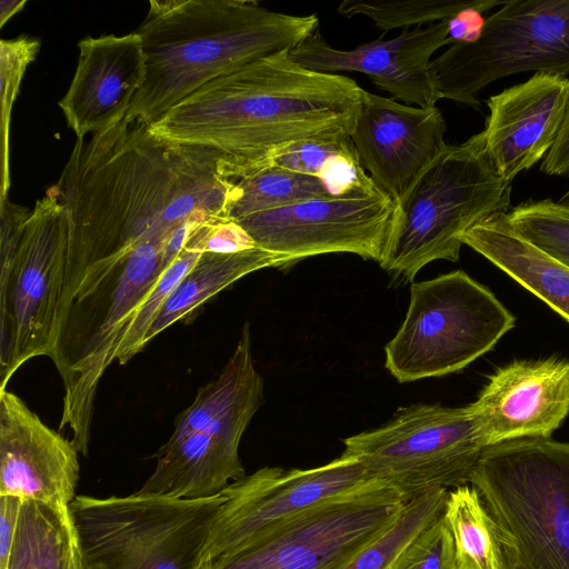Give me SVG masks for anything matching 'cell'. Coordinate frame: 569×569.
Instances as JSON below:
<instances>
[{"instance_id":"cell-1","label":"cell","mask_w":569,"mask_h":569,"mask_svg":"<svg viewBox=\"0 0 569 569\" xmlns=\"http://www.w3.org/2000/svg\"><path fill=\"white\" fill-rule=\"evenodd\" d=\"M233 189L207 152L168 143L139 119L124 117L88 141L78 138L49 188L69 218L61 306L97 264L164 242L187 221L229 220Z\"/></svg>"},{"instance_id":"cell-2","label":"cell","mask_w":569,"mask_h":569,"mask_svg":"<svg viewBox=\"0 0 569 569\" xmlns=\"http://www.w3.org/2000/svg\"><path fill=\"white\" fill-rule=\"evenodd\" d=\"M365 93L353 79L310 70L286 50L211 80L149 129L168 143L207 152L234 182L296 143L350 137Z\"/></svg>"},{"instance_id":"cell-3","label":"cell","mask_w":569,"mask_h":569,"mask_svg":"<svg viewBox=\"0 0 569 569\" xmlns=\"http://www.w3.org/2000/svg\"><path fill=\"white\" fill-rule=\"evenodd\" d=\"M318 28L317 14L276 12L252 0H150L134 30L146 78L126 118L150 124L211 80L291 51Z\"/></svg>"},{"instance_id":"cell-4","label":"cell","mask_w":569,"mask_h":569,"mask_svg":"<svg viewBox=\"0 0 569 569\" xmlns=\"http://www.w3.org/2000/svg\"><path fill=\"white\" fill-rule=\"evenodd\" d=\"M164 243L146 242L91 268L60 308L50 356L64 387L59 430H71V441L83 457L100 380L164 271Z\"/></svg>"},{"instance_id":"cell-5","label":"cell","mask_w":569,"mask_h":569,"mask_svg":"<svg viewBox=\"0 0 569 569\" xmlns=\"http://www.w3.org/2000/svg\"><path fill=\"white\" fill-rule=\"evenodd\" d=\"M510 194L511 183L493 168L482 131L447 144L397 204L379 264L411 281L432 261H458L463 233L496 212H508Z\"/></svg>"},{"instance_id":"cell-6","label":"cell","mask_w":569,"mask_h":569,"mask_svg":"<svg viewBox=\"0 0 569 569\" xmlns=\"http://www.w3.org/2000/svg\"><path fill=\"white\" fill-rule=\"evenodd\" d=\"M470 483L510 537L515 569H569V442L490 446Z\"/></svg>"},{"instance_id":"cell-7","label":"cell","mask_w":569,"mask_h":569,"mask_svg":"<svg viewBox=\"0 0 569 569\" xmlns=\"http://www.w3.org/2000/svg\"><path fill=\"white\" fill-rule=\"evenodd\" d=\"M220 493L202 499L76 496L69 506L86 569H197Z\"/></svg>"},{"instance_id":"cell-8","label":"cell","mask_w":569,"mask_h":569,"mask_svg":"<svg viewBox=\"0 0 569 569\" xmlns=\"http://www.w3.org/2000/svg\"><path fill=\"white\" fill-rule=\"evenodd\" d=\"M516 323L485 286L457 270L415 282L386 368L399 382L457 372L490 351Z\"/></svg>"},{"instance_id":"cell-9","label":"cell","mask_w":569,"mask_h":569,"mask_svg":"<svg viewBox=\"0 0 569 569\" xmlns=\"http://www.w3.org/2000/svg\"><path fill=\"white\" fill-rule=\"evenodd\" d=\"M343 445L342 453L407 502L430 490L470 482L488 448L471 403L401 408L386 425L346 438Z\"/></svg>"},{"instance_id":"cell-10","label":"cell","mask_w":569,"mask_h":569,"mask_svg":"<svg viewBox=\"0 0 569 569\" xmlns=\"http://www.w3.org/2000/svg\"><path fill=\"white\" fill-rule=\"evenodd\" d=\"M441 99L478 108L489 83L520 72L569 74V0H507L472 40L430 62Z\"/></svg>"},{"instance_id":"cell-11","label":"cell","mask_w":569,"mask_h":569,"mask_svg":"<svg viewBox=\"0 0 569 569\" xmlns=\"http://www.w3.org/2000/svg\"><path fill=\"white\" fill-rule=\"evenodd\" d=\"M69 236L67 210L48 189L27 221L8 279L0 283V391L26 361L52 353Z\"/></svg>"},{"instance_id":"cell-12","label":"cell","mask_w":569,"mask_h":569,"mask_svg":"<svg viewBox=\"0 0 569 569\" xmlns=\"http://www.w3.org/2000/svg\"><path fill=\"white\" fill-rule=\"evenodd\" d=\"M406 503L375 480L197 569H341L400 518Z\"/></svg>"},{"instance_id":"cell-13","label":"cell","mask_w":569,"mask_h":569,"mask_svg":"<svg viewBox=\"0 0 569 569\" xmlns=\"http://www.w3.org/2000/svg\"><path fill=\"white\" fill-rule=\"evenodd\" d=\"M396 203L369 181L345 192L313 198L236 221L257 247L289 263L348 252L381 261L396 219Z\"/></svg>"},{"instance_id":"cell-14","label":"cell","mask_w":569,"mask_h":569,"mask_svg":"<svg viewBox=\"0 0 569 569\" xmlns=\"http://www.w3.org/2000/svg\"><path fill=\"white\" fill-rule=\"evenodd\" d=\"M375 480L356 458L345 453L311 469H258L221 492L224 501L214 517L198 566Z\"/></svg>"},{"instance_id":"cell-15","label":"cell","mask_w":569,"mask_h":569,"mask_svg":"<svg viewBox=\"0 0 569 569\" xmlns=\"http://www.w3.org/2000/svg\"><path fill=\"white\" fill-rule=\"evenodd\" d=\"M453 20L405 29L398 37L377 39L352 50L331 47L319 28L290 51L299 64L318 72H360L395 100L417 107H435L441 99L430 62L432 54L456 39Z\"/></svg>"},{"instance_id":"cell-16","label":"cell","mask_w":569,"mask_h":569,"mask_svg":"<svg viewBox=\"0 0 569 569\" xmlns=\"http://www.w3.org/2000/svg\"><path fill=\"white\" fill-rule=\"evenodd\" d=\"M440 109L413 107L366 91L350 136L359 161L396 206L447 146Z\"/></svg>"},{"instance_id":"cell-17","label":"cell","mask_w":569,"mask_h":569,"mask_svg":"<svg viewBox=\"0 0 569 569\" xmlns=\"http://www.w3.org/2000/svg\"><path fill=\"white\" fill-rule=\"evenodd\" d=\"M78 455L16 393L0 391V495L68 510L80 477Z\"/></svg>"},{"instance_id":"cell-18","label":"cell","mask_w":569,"mask_h":569,"mask_svg":"<svg viewBox=\"0 0 569 569\" xmlns=\"http://www.w3.org/2000/svg\"><path fill=\"white\" fill-rule=\"evenodd\" d=\"M488 447L549 438L569 413V362L513 361L498 369L471 403Z\"/></svg>"},{"instance_id":"cell-19","label":"cell","mask_w":569,"mask_h":569,"mask_svg":"<svg viewBox=\"0 0 569 569\" xmlns=\"http://www.w3.org/2000/svg\"><path fill=\"white\" fill-rule=\"evenodd\" d=\"M485 146L507 182L547 156L569 112V79L535 72L527 81L490 96Z\"/></svg>"},{"instance_id":"cell-20","label":"cell","mask_w":569,"mask_h":569,"mask_svg":"<svg viewBox=\"0 0 569 569\" xmlns=\"http://www.w3.org/2000/svg\"><path fill=\"white\" fill-rule=\"evenodd\" d=\"M78 64L59 107L77 139L120 122L146 78L141 37L133 32L78 42Z\"/></svg>"},{"instance_id":"cell-21","label":"cell","mask_w":569,"mask_h":569,"mask_svg":"<svg viewBox=\"0 0 569 569\" xmlns=\"http://www.w3.org/2000/svg\"><path fill=\"white\" fill-rule=\"evenodd\" d=\"M262 401L263 381L253 362L250 328L244 323L228 362L177 416L171 435L203 432L239 446Z\"/></svg>"},{"instance_id":"cell-22","label":"cell","mask_w":569,"mask_h":569,"mask_svg":"<svg viewBox=\"0 0 569 569\" xmlns=\"http://www.w3.org/2000/svg\"><path fill=\"white\" fill-rule=\"evenodd\" d=\"M140 495L202 499L244 477L239 446L203 432L171 435L156 455Z\"/></svg>"},{"instance_id":"cell-23","label":"cell","mask_w":569,"mask_h":569,"mask_svg":"<svg viewBox=\"0 0 569 569\" xmlns=\"http://www.w3.org/2000/svg\"><path fill=\"white\" fill-rule=\"evenodd\" d=\"M462 242L569 321V269L523 239L507 212H496L471 227Z\"/></svg>"},{"instance_id":"cell-24","label":"cell","mask_w":569,"mask_h":569,"mask_svg":"<svg viewBox=\"0 0 569 569\" xmlns=\"http://www.w3.org/2000/svg\"><path fill=\"white\" fill-rule=\"evenodd\" d=\"M286 264L289 262L284 257L259 247L231 253L204 251L159 310L144 346L174 322L193 318L204 302L242 277Z\"/></svg>"},{"instance_id":"cell-25","label":"cell","mask_w":569,"mask_h":569,"mask_svg":"<svg viewBox=\"0 0 569 569\" xmlns=\"http://www.w3.org/2000/svg\"><path fill=\"white\" fill-rule=\"evenodd\" d=\"M443 517L457 569H515V546L472 485L448 491Z\"/></svg>"},{"instance_id":"cell-26","label":"cell","mask_w":569,"mask_h":569,"mask_svg":"<svg viewBox=\"0 0 569 569\" xmlns=\"http://www.w3.org/2000/svg\"><path fill=\"white\" fill-rule=\"evenodd\" d=\"M69 509L22 500L6 569H79Z\"/></svg>"},{"instance_id":"cell-27","label":"cell","mask_w":569,"mask_h":569,"mask_svg":"<svg viewBox=\"0 0 569 569\" xmlns=\"http://www.w3.org/2000/svg\"><path fill=\"white\" fill-rule=\"evenodd\" d=\"M333 193L320 178L269 166L234 181L229 220Z\"/></svg>"},{"instance_id":"cell-28","label":"cell","mask_w":569,"mask_h":569,"mask_svg":"<svg viewBox=\"0 0 569 569\" xmlns=\"http://www.w3.org/2000/svg\"><path fill=\"white\" fill-rule=\"evenodd\" d=\"M270 166L318 177L333 193L371 181L350 137L296 143L278 152Z\"/></svg>"},{"instance_id":"cell-29","label":"cell","mask_w":569,"mask_h":569,"mask_svg":"<svg viewBox=\"0 0 569 569\" xmlns=\"http://www.w3.org/2000/svg\"><path fill=\"white\" fill-rule=\"evenodd\" d=\"M506 1L498 0H343L337 11L346 17L365 16L385 32L398 28L455 20L465 12H483Z\"/></svg>"},{"instance_id":"cell-30","label":"cell","mask_w":569,"mask_h":569,"mask_svg":"<svg viewBox=\"0 0 569 569\" xmlns=\"http://www.w3.org/2000/svg\"><path fill=\"white\" fill-rule=\"evenodd\" d=\"M448 491L430 490L408 501L400 518L341 569H390L407 545L443 512Z\"/></svg>"},{"instance_id":"cell-31","label":"cell","mask_w":569,"mask_h":569,"mask_svg":"<svg viewBox=\"0 0 569 569\" xmlns=\"http://www.w3.org/2000/svg\"><path fill=\"white\" fill-rule=\"evenodd\" d=\"M198 229L187 242L177 259L163 271L159 281L139 308L120 346L116 361L127 363L144 347V338L166 300L204 252L206 238L210 227Z\"/></svg>"},{"instance_id":"cell-32","label":"cell","mask_w":569,"mask_h":569,"mask_svg":"<svg viewBox=\"0 0 569 569\" xmlns=\"http://www.w3.org/2000/svg\"><path fill=\"white\" fill-rule=\"evenodd\" d=\"M507 214L523 239L569 269V204L529 199Z\"/></svg>"},{"instance_id":"cell-33","label":"cell","mask_w":569,"mask_h":569,"mask_svg":"<svg viewBox=\"0 0 569 569\" xmlns=\"http://www.w3.org/2000/svg\"><path fill=\"white\" fill-rule=\"evenodd\" d=\"M41 47L38 38L20 36L0 42L1 81V184L0 206L8 200L10 188L9 131L11 111L28 66L36 59Z\"/></svg>"},{"instance_id":"cell-34","label":"cell","mask_w":569,"mask_h":569,"mask_svg":"<svg viewBox=\"0 0 569 569\" xmlns=\"http://www.w3.org/2000/svg\"><path fill=\"white\" fill-rule=\"evenodd\" d=\"M390 569H457L443 512L407 545Z\"/></svg>"},{"instance_id":"cell-35","label":"cell","mask_w":569,"mask_h":569,"mask_svg":"<svg viewBox=\"0 0 569 569\" xmlns=\"http://www.w3.org/2000/svg\"><path fill=\"white\" fill-rule=\"evenodd\" d=\"M32 210L16 204L9 199L0 206V283H3L12 269L13 260Z\"/></svg>"},{"instance_id":"cell-36","label":"cell","mask_w":569,"mask_h":569,"mask_svg":"<svg viewBox=\"0 0 569 569\" xmlns=\"http://www.w3.org/2000/svg\"><path fill=\"white\" fill-rule=\"evenodd\" d=\"M257 247L250 236L233 220L212 224L206 238L204 251L231 253Z\"/></svg>"},{"instance_id":"cell-37","label":"cell","mask_w":569,"mask_h":569,"mask_svg":"<svg viewBox=\"0 0 569 569\" xmlns=\"http://www.w3.org/2000/svg\"><path fill=\"white\" fill-rule=\"evenodd\" d=\"M22 499L0 495V569H6Z\"/></svg>"},{"instance_id":"cell-38","label":"cell","mask_w":569,"mask_h":569,"mask_svg":"<svg viewBox=\"0 0 569 569\" xmlns=\"http://www.w3.org/2000/svg\"><path fill=\"white\" fill-rule=\"evenodd\" d=\"M540 169L548 176L569 174V112Z\"/></svg>"},{"instance_id":"cell-39","label":"cell","mask_w":569,"mask_h":569,"mask_svg":"<svg viewBox=\"0 0 569 569\" xmlns=\"http://www.w3.org/2000/svg\"><path fill=\"white\" fill-rule=\"evenodd\" d=\"M27 4V0H1L0 1V28L16 13L21 11Z\"/></svg>"},{"instance_id":"cell-40","label":"cell","mask_w":569,"mask_h":569,"mask_svg":"<svg viewBox=\"0 0 569 569\" xmlns=\"http://www.w3.org/2000/svg\"><path fill=\"white\" fill-rule=\"evenodd\" d=\"M560 203L569 204V190L559 200Z\"/></svg>"},{"instance_id":"cell-41","label":"cell","mask_w":569,"mask_h":569,"mask_svg":"<svg viewBox=\"0 0 569 569\" xmlns=\"http://www.w3.org/2000/svg\"><path fill=\"white\" fill-rule=\"evenodd\" d=\"M79 569H86V568L82 566V562H81V565H80Z\"/></svg>"}]
</instances>
